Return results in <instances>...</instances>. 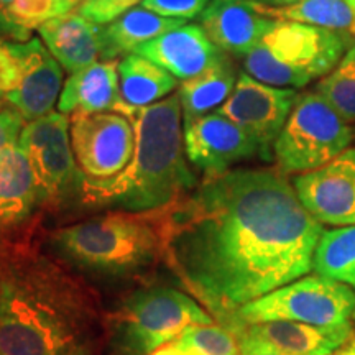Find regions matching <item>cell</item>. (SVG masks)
<instances>
[{"instance_id":"1","label":"cell","mask_w":355,"mask_h":355,"mask_svg":"<svg viewBox=\"0 0 355 355\" xmlns=\"http://www.w3.org/2000/svg\"><path fill=\"white\" fill-rule=\"evenodd\" d=\"M163 214L168 266L220 326L242 306L308 275L324 232L273 170L206 176Z\"/></svg>"},{"instance_id":"2","label":"cell","mask_w":355,"mask_h":355,"mask_svg":"<svg viewBox=\"0 0 355 355\" xmlns=\"http://www.w3.org/2000/svg\"><path fill=\"white\" fill-rule=\"evenodd\" d=\"M99 301L68 266L30 243L0 241V355H96Z\"/></svg>"},{"instance_id":"3","label":"cell","mask_w":355,"mask_h":355,"mask_svg":"<svg viewBox=\"0 0 355 355\" xmlns=\"http://www.w3.org/2000/svg\"><path fill=\"white\" fill-rule=\"evenodd\" d=\"M135 130V150L125 170L109 180L84 178L81 202L89 207H117L150 212L170 207L196 186L184 158L180 94L148 107L127 110Z\"/></svg>"},{"instance_id":"4","label":"cell","mask_w":355,"mask_h":355,"mask_svg":"<svg viewBox=\"0 0 355 355\" xmlns=\"http://www.w3.org/2000/svg\"><path fill=\"white\" fill-rule=\"evenodd\" d=\"M48 245L71 272L128 282L152 272L165 257V214L163 209L109 212L56 229Z\"/></svg>"},{"instance_id":"5","label":"cell","mask_w":355,"mask_h":355,"mask_svg":"<svg viewBox=\"0 0 355 355\" xmlns=\"http://www.w3.org/2000/svg\"><path fill=\"white\" fill-rule=\"evenodd\" d=\"M352 44L350 35L277 20L260 44L242 58L243 71L268 86L304 87L327 76Z\"/></svg>"},{"instance_id":"6","label":"cell","mask_w":355,"mask_h":355,"mask_svg":"<svg viewBox=\"0 0 355 355\" xmlns=\"http://www.w3.org/2000/svg\"><path fill=\"white\" fill-rule=\"evenodd\" d=\"M196 324L214 319L183 291L148 286L125 296L104 318V331L110 355H150Z\"/></svg>"},{"instance_id":"7","label":"cell","mask_w":355,"mask_h":355,"mask_svg":"<svg viewBox=\"0 0 355 355\" xmlns=\"http://www.w3.org/2000/svg\"><path fill=\"white\" fill-rule=\"evenodd\" d=\"M355 311L352 286L326 277H304L237 309L225 329L237 332L248 324L296 321L313 326L349 322Z\"/></svg>"},{"instance_id":"8","label":"cell","mask_w":355,"mask_h":355,"mask_svg":"<svg viewBox=\"0 0 355 355\" xmlns=\"http://www.w3.org/2000/svg\"><path fill=\"white\" fill-rule=\"evenodd\" d=\"M352 130L321 94L303 92L273 145L279 171L308 173L334 159L352 141Z\"/></svg>"},{"instance_id":"9","label":"cell","mask_w":355,"mask_h":355,"mask_svg":"<svg viewBox=\"0 0 355 355\" xmlns=\"http://www.w3.org/2000/svg\"><path fill=\"white\" fill-rule=\"evenodd\" d=\"M71 122L63 112H50L25 123L19 145L28 158L38 189L40 207L60 211L83 199L84 176L71 145Z\"/></svg>"},{"instance_id":"10","label":"cell","mask_w":355,"mask_h":355,"mask_svg":"<svg viewBox=\"0 0 355 355\" xmlns=\"http://www.w3.org/2000/svg\"><path fill=\"white\" fill-rule=\"evenodd\" d=\"M63 86V69L40 38L25 43L0 40V96L24 115L37 121L53 112Z\"/></svg>"},{"instance_id":"11","label":"cell","mask_w":355,"mask_h":355,"mask_svg":"<svg viewBox=\"0 0 355 355\" xmlns=\"http://www.w3.org/2000/svg\"><path fill=\"white\" fill-rule=\"evenodd\" d=\"M71 145L87 180H109L125 170L135 150V130L128 117L99 112L71 117Z\"/></svg>"},{"instance_id":"12","label":"cell","mask_w":355,"mask_h":355,"mask_svg":"<svg viewBox=\"0 0 355 355\" xmlns=\"http://www.w3.org/2000/svg\"><path fill=\"white\" fill-rule=\"evenodd\" d=\"M298 96L296 89L268 86L242 71L232 94L214 112L224 115L247 132L259 144L260 157L272 159L275 141L285 127Z\"/></svg>"},{"instance_id":"13","label":"cell","mask_w":355,"mask_h":355,"mask_svg":"<svg viewBox=\"0 0 355 355\" xmlns=\"http://www.w3.org/2000/svg\"><path fill=\"white\" fill-rule=\"evenodd\" d=\"M300 201L314 219L329 225L355 224V146L318 170L293 180Z\"/></svg>"},{"instance_id":"14","label":"cell","mask_w":355,"mask_h":355,"mask_svg":"<svg viewBox=\"0 0 355 355\" xmlns=\"http://www.w3.org/2000/svg\"><path fill=\"white\" fill-rule=\"evenodd\" d=\"M183 139L188 159L207 176L222 175L235 163L260 155L259 144L247 132L217 112L186 122Z\"/></svg>"},{"instance_id":"15","label":"cell","mask_w":355,"mask_h":355,"mask_svg":"<svg viewBox=\"0 0 355 355\" xmlns=\"http://www.w3.org/2000/svg\"><path fill=\"white\" fill-rule=\"evenodd\" d=\"M239 344L259 345L279 355H329L355 336L352 321L339 326H313L296 321L248 324L237 332Z\"/></svg>"},{"instance_id":"16","label":"cell","mask_w":355,"mask_h":355,"mask_svg":"<svg viewBox=\"0 0 355 355\" xmlns=\"http://www.w3.org/2000/svg\"><path fill=\"white\" fill-rule=\"evenodd\" d=\"M133 53L170 71L180 81L206 73L229 56L211 42L201 26L189 24L140 44Z\"/></svg>"},{"instance_id":"17","label":"cell","mask_w":355,"mask_h":355,"mask_svg":"<svg viewBox=\"0 0 355 355\" xmlns=\"http://www.w3.org/2000/svg\"><path fill=\"white\" fill-rule=\"evenodd\" d=\"M277 20L263 15L254 0H211L199 17V25L222 51L243 58L248 55Z\"/></svg>"},{"instance_id":"18","label":"cell","mask_w":355,"mask_h":355,"mask_svg":"<svg viewBox=\"0 0 355 355\" xmlns=\"http://www.w3.org/2000/svg\"><path fill=\"white\" fill-rule=\"evenodd\" d=\"M40 207L28 158L20 145L0 150V241L24 232Z\"/></svg>"},{"instance_id":"19","label":"cell","mask_w":355,"mask_h":355,"mask_svg":"<svg viewBox=\"0 0 355 355\" xmlns=\"http://www.w3.org/2000/svg\"><path fill=\"white\" fill-rule=\"evenodd\" d=\"M37 30L48 51L69 74L96 63L102 55L101 26L79 12L53 17Z\"/></svg>"},{"instance_id":"20","label":"cell","mask_w":355,"mask_h":355,"mask_svg":"<svg viewBox=\"0 0 355 355\" xmlns=\"http://www.w3.org/2000/svg\"><path fill=\"white\" fill-rule=\"evenodd\" d=\"M117 61H96L69 74L64 83L58 109L66 115L115 112L121 104Z\"/></svg>"},{"instance_id":"21","label":"cell","mask_w":355,"mask_h":355,"mask_svg":"<svg viewBox=\"0 0 355 355\" xmlns=\"http://www.w3.org/2000/svg\"><path fill=\"white\" fill-rule=\"evenodd\" d=\"M186 25V20L168 19L148 8L133 7L112 24L101 26V42L104 61L119 58L123 53H133L140 44L152 42L159 35Z\"/></svg>"},{"instance_id":"22","label":"cell","mask_w":355,"mask_h":355,"mask_svg":"<svg viewBox=\"0 0 355 355\" xmlns=\"http://www.w3.org/2000/svg\"><path fill=\"white\" fill-rule=\"evenodd\" d=\"M121 102L128 107H148L170 94L178 86V79L170 71L146 58L132 53L117 64Z\"/></svg>"},{"instance_id":"23","label":"cell","mask_w":355,"mask_h":355,"mask_svg":"<svg viewBox=\"0 0 355 355\" xmlns=\"http://www.w3.org/2000/svg\"><path fill=\"white\" fill-rule=\"evenodd\" d=\"M237 79V71L230 56H227L206 73L181 83L178 94H180L184 123L220 107L232 94Z\"/></svg>"},{"instance_id":"24","label":"cell","mask_w":355,"mask_h":355,"mask_svg":"<svg viewBox=\"0 0 355 355\" xmlns=\"http://www.w3.org/2000/svg\"><path fill=\"white\" fill-rule=\"evenodd\" d=\"M255 3L260 13L273 20L298 21L355 37V12L345 0H301L286 7Z\"/></svg>"},{"instance_id":"25","label":"cell","mask_w":355,"mask_h":355,"mask_svg":"<svg viewBox=\"0 0 355 355\" xmlns=\"http://www.w3.org/2000/svg\"><path fill=\"white\" fill-rule=\"evenodd\" d=\"M313 270L319 277L355 286V224L324 230L314 248Z\"/></svg>"},{"instance_id":"26","label":"cell","mask_w":355,"mask_h":355,"mask_svg":"<svg viewBox=\"0 0 355 355\" xmlns=\"http://www.w3.org/2000/svg\"><path fill=\"white\" fill-rule=\"evenodd\" d=\"M321 94L347 123L355 122V42L339 64L316 86Z\"/></svg>"},{"instance_id":"27","label":"cell","mask_w":355,"mask_h":355,"mask_svg":"<svg viewBox=\"0 0 355 355\" xmlns=\"http://www.w3.org/2000/svg\"><path fill=\"white\" fill-rule=\"evenodd\" d=\"M184 355H242L234 332L220 324H196L173 340Z\"/></svg>"},{"instance_id":"28","label":"cell","mask_w":355,"mask_h":355,"mask_svg":"<svg viewBox=\"0 0 355 355\" xmlns=\"http://www.w3.org/2000/svg\"><path fill=\"white\" fill-rule=\"evenodd\" d=\"M58 15H61L60 8L51 0H13L10 6L0 10V21L25 32L28 28H38Z\"/></svg>"},{"instance_id":"29","label":"cell","mask_w":355,"mask_h":355,"mask_svg":"<svg viewBox=\"0 0 355 355\" xmlns=\"http://www.w3.org/2000/svg\"><path fill=\"white\" fill-rule=\"evenodd\" d=\"M139 3L141 0H84L78 12L92 24L109 25Z\"/></svg>"},{"instance_id":"30","label":"cell","mask_w":355,"mask_h":355,"mask_svg":"<svg viewBox=\"0 0 355 355\" xmlns=\"http://www.w3.org/2000/svg\"><path fill=\"white\" fill-rule=\"evenodd\" d=\"M211 0H141V7L158 15L178 20H193L201 17Z\"/></svg>"},{"instance_id":"31","label":"cell","mask_w":355,"mask_h":355,"mask_svg":"<svg viewBox=\"0 0 355 355\" xmlns=\"http://www.w3.org/2000/svg\"><path fill=\"white\" fill-rule=\"evenodd\" d=\"M24 127V115L7 101H0V150L10 145H19Z\"/></svg>"},{"instance_id":"32","label":"cell","mask_w":355,"mask_h":355,"mask_svg":"<svg viewBox=\"0 0 355 355\" xmlns=\"http://www.w3.org/2000/svg\"><path fill=\"white\" fill-rule=\"evenodd\" d=\"M241 345V354L242 355H279L273 350L259 347V345H250V344H239Z\"/></svg>"},{"instance_id":"33","label":"cell","mask_w":355,"mask_h":355,"mask_svg":"<svg viewBox=\"0 0 355 355\" xmlns=\"http://www.w3.org/2000/svg\"><path fill=\"white\" fill-rule=\"evenodd\" d=\"M150 355H184V354L178 349V345L175 343H170V344L163 345V347L157 349L153 354H150Z\"/></svg>"},{"instance_id":"34","label":"cell","mask_w":355,"mask_h":355,"mask_svg":"<svg viewBox=\"0 0 355 355\" xmlns=\"http://www.w3.org/2000/svg\"><path fill=\"white\" fill-rule=\"evenodd\" d=\"M255 2L263 3V6H268V7H286V6H293V3H298L301 0H255Z\"/></svg>"},{"instance_id":"35","label":"cell","mask_w":355,"mask_h":355,"mask_svg":"<svg viewBox=\"0 0 355 355\" xmlns=\"http://www.w3.org/2000/svg\"><path fill=\"white\" fill-rule=\"evenodd\" d=\"M329 355H355V336L349 340L347 344L343 345V347L337 349L336 352H332Z\"/></svg>"},{"instance_id":"36","label":"cell","mask_w":355,"mask_h":355,"mask_svg":"<svg viewBox=\"0 0 355 355\" xmlns=\"http://www.w3.org/2000/svg\"><path fill=\"white\" fill-rule=\"evenodd\" d=\"M84 0H61V7H63V13H68L73 10L74 7H79Z\"/></svg>"},{"instance_id":"37","label":"cell","mask_w":355,"mask_h":355,"mask_svg":"<svg viewBox=\"0 0 355 355\" xmlns=\"http://www.w3.org/2000/svg\"><path fill=\"white\" fill-rule=\"evenodd\" d=\"M12 2H13V0H0V10H3V8L10 6Z\"/></svg>"},{"instance_id":"38","label":"cell","mask_w":355,"mask_h":355,"mask_svg":"<svg viewBox=\"0 0 355 355\" xmlns=\"http://www.w3.org/2000/svg\"><path fill=\"white\" fill-rule=\"evenodd\" d=\"M51 2H55V3H56V6H58V8H60L61 15H63V7H61V0H51Z\"/></svg>"},{"instance_id":"39","label":"cell","mask_w":355,"mask_h":355,"mask_svg":"<svg viewBox=\"0 0 355 355\" xmlns=\"http://www.w3.org/2000/svg\"><path fill=\"white\" fill-rule=\"evenodd\" d=\"M345 2H347V3H349V6H350V7H352V10L355 12V0H345Z\"/></svg>"},{"instance_id":"40","label":"cell","mask_w":355,"mask_h":355,"mask_svg":"<svg viewBox=\"0 0 355 355\" xmlns=\"http://www.w3.org/2000/svg\"><path fill=\"white\" fill-rule=\"evenodd\" d=\"M354 321H355V311H354Z\"/></svg>"},{"instance_id":"41","label":"cell","mask_w":355,"mask_h":355,"mask_svg":"<svg viewBox=\"0 0 355 355\" xmlns=\"http://www.w3.org/2000/svg\"><path fill=\"white\" fill-rule=\"evenodd\" d=\"M0 101H2V96H0Z\"/></svg>"}]
</instances>
